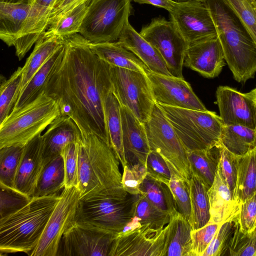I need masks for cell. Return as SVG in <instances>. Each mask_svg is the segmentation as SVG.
I'll return each mask as SVG.
<instances>
[{
	"label": "cell",
	"mask_w": 256,
	"mask_h": 256,
	"mask_svg": "<svg viewBox=\"0 0 256 256\" xmlns=\"http://www.w3.org/2000/svg\"><path fill=\"white\" fill-rule=\"evenodd\" d=\"M122 142L126 165L146 166L150 152L144 124L127 108L120 105Z\"/></svg>",
	"instance_id": "cell-19"
},
{
	"label": "cell",
	"mask_w": 256,
	"mask_h": 256,
	"mask_svg": "<svg viewBox=\"0 0 256 256\" xmlns=\"http://www.w3.org/2000/svg\"><path fill=\"white\" fill-rule=\"evenodd\" d=\"M191 174L196 176L208 188L218 169L220 154L217 144L210 148L186 151Z\"/></svg>",
	"instance_id": "cell-32"
},
{
	"label": "cell",
	"mask_w": 256,
	"mask_h": 256,
	"mask_svg": "<svg viewBox=\"0 0 256 256\" xmlns=\"http://www.w3.org/2000/svg\"><path fill=\"white\" fill-rule=\"evenodd\" d=\"M76 144L80 198L130 194L122 187L120 162L109 144L93 134L82 136Z\"/></svg>",
	"instance_id": "cell-2"
},
{
	"label": "cell",
	"mask_w": 256,
	"mask_h": 256,
	"mask_svg": "<svg viewBox=\"0 0 256 256\" xmlns=\"http://www.w3.org/2000/svg\"><path fill=\"white\" fill-rule=\"evenodd\" d=\"M42 136L43 155L46 164L60 155L66 145L76 142L82 136V133L70 118L60 115L49 125Z\"/></svg>",
	"instance_id": "cell-22"
},
{
	"label": "cell",
	"mask_w": 256,
	"mask_h": 256,
	"mask_svg": "<svg viewBox=\"0 0 256 256\" xmlns=\"http://www.w3.org/2000/svg\"><path fill=\"white\" fill-rule=\"evenodd\" d=\"M60 115L56 101L42 92L30 103L12 111L0 124V148L24 146Z\"/></svg>",
	"instance_id": "cell-5"
},
{
	"label": "cell",
	"mask_w": 256,
	"mask_h": 256,
	"mask_svg": "<svg viewBox=\"0 0 256 256\" xmlns=\"http://www.w3.org/2000/svg\"><path fill=\"white\" fill-rule=\"evenodd\" d=\"M136 196L82 198L76 222L117 234L133 219Z\"/></svg>",
	"instance_id": "cell-7"
},
{
	"label": "cell",
	"mask_w": 256,
	"mask_h": 256,
	"mask_svg": "<svg viewBox=\"0 0 256 256\" xmlns=\"http://www.w3.org/2000/svg\"><path fill=\"white\" fill-rule=\"evenodd\" d=\"M36 246L30 256H56L62 238L77 219L80 193L77 187L64 188Z\"/></svg>",
	"instance_id": "cell-12"
},
{
	"label": "cell",
	"mask_w": 256,
	"mask_h": 256,
	"mask_svg": "<svg viewBox=\"0 0 256 256\" xmlns=\"http://www.w3.org/2000/svg\"><path fill=\"white\" fill-rule=\"evenodd\" d=\"M44 166L43 139L40 134L24 148L14 188L32 198Z\"/></svg>",
	"instance_id": "cell-20"
},
{
	"label": "cell",
	"mask_w": 256,
	"mask_h": 256,
	"mask_svg": "<svg viewBox=\"0 0 256 256\" xmlns=\"http://www.w3.org/2000/svg\"><path fill=\"white\" fill-rule=\"evenodd\" d=\"M30 4L0 2V38L14 46L26 22Z\"/></svg>",
	"instance_id": "cell-26"
},
{
	"label": "cell",
	"mask_w": 256,
	"mask_h": 256,
	"mask_svg": "<svg viewBox=\"0 0 256 256\" xmlns=\"http://www.w3.org/2000/svg\"><path fill=\"white\" fill-rule=\"evenodd\" d=\"M61 156L63 158L65 172L64 188L77 187L78 166L76 142L66 145L62 150Z\"/></svg>",
	"instance_id": "cell-49"
},
{
	"label": "cell",
	"mask_w": 256,
	"mask_h": 256,
	"mask_svg": "<svg viewBox=\"0 0 256 256\" xmlns=\"http://www.w3.org/2000/svg\"><path fill=\"white\" fill-rule=\"evenodd\" d=\"M219 142L236 156H241L256 148V129L242 125H224Z\"/></svg>",
	"instance_id": "cell-33"
},
{
	"label": "cell",
	"mask_w": 256,
	"mask_h": 256,
	"mask_svg": "<svg viewBox=\"0 0 256 256\" xmlns=\"http://www.w3.org/2000/svg\"><path fill=\"white\" fill-rule=\"evenodd\" d=\"M178 2H204L205 0H176Z\"/></svg>",
	"instance_id": "cell-56"
},
{
	"label": "cell",
	"mask_w": 256,
	"mask_h": 256,
	"mask_svg": "<svg viewBox=\"0 0 256 256\" xmlns=\"http://www.w3.org/2000/svg\"><path fill=\"white\" fill-rule=\"evenodd\" d=\"M64 44L56 50L33 76L18 98L12 111L35 100L42 92L56 68L62 58Z\"/></svg>",
	"instance_id": "cell-29"
},
{
	"label": "cell",
	"mask_w": 256,
	"mask_h": 256,
	"mask_svg": "<svg viewBox=\"0 0 256 256\" xmlns=\"http://www.w3.org/2000/svg\"><path fill=\"white\" fill-rule=\"evenodd\" d=\"M172 227V216L166 226L160 229L141 224L134 216L116 235L109 256H166Z\"/></svg>",
	"instance_id": "cell-9"
},
{
	"label": "cell",
	"mask_w": 256,
	"mask_h": 256,
	"mask_svg": "<svg viewBox=\"0 0 256 256\" xmlns=\"http://www.w3.org/2000/svg\"><path fill=\"white\" fill-rule=\"evenodd\" d=\"M93 52L110 66L142 72L150 71L146 65L133 52L118 41L100 43L90 42Z\"/></svg>",
	"instance_id": "cell-25"
},
{
	"label": "cell",
	"mask_w": 256,
	"mask_h": 256,
	"mask_svg": "<svg viewBox=\"0 0 256 256\" xmlns=\"http://www.w3.org/2000/svg\"><path fill=\"white\" fill-rule=\"evenodd\" d=\"M156 104L186 151L210 148L218 143L224 124L215 112Z\"/></svg>",
	"instance_id": "cell-6"
},
{
	"label": "cell",
	"mask_w": 256,
	"mask_h": 256,
	"mask_svg": "<svg viewBox=\"0 0 256 256\" xmlns=\"http://www.w3.org/2000/svg\"><path fill=\"white\" fill-rule=\"evenodd\" d=\"M60 194L36 197L24 207L0 219L1 254H28L38 244Z\"/></svg>",
	"instance_id": "cell-4"
},
{
	"label": "cell",
	"mask_w": 256,
	"mask_h": 256,
	"mask_svg": "<svg viewBox=\"0 0 256 256\" xmlns=\"http://www.w3.org/2000/svg\"><path fill=\"white\" fill-rule=\"evenodd\" d=\"M130 12V0H90L79 33L92 43L116 42Z\"/></svg>",
	"instance_id": "cell-8"
},
{
	"label": "cell",
	"mask_w": 256,
	"mask_h": 256,
	"mask_svg": "<svg viewBox=\"0 0 256 256\" xmlns=\"http://www.w3.org/2000/svg\"><path fill=\"white\" fill-rule=\"evenodd\" d=\"M217 146L220 154L218 168L234 194L237 178L236 156L228 150L219 142Z\"/></svg>",
	"instance_id": "cell-46"
},
{
	"label": "cell",
	"mask_w": 256,
	"mask_h": 256,
	"mask_svg": "<svg viewBox=\"0 0 256 256\" xmlns=\"http://www.w3.org/2000/svg\"><path fill=\"white\" fill-rule=\"evenodd\" d=\"M54 0H34L30 4L24 30L14 46L16 54L22 60L48 28Z\"/></svg>",
	"instance_id": "cell-21"
},
{
	"label": "cell",
	"mask_w": 256,
	"mask_h": 256,
	"mask_svg": "<svg viewBox=\"0 0 256 256\" xmlns=\"http://www.w3.org/2000/svg\"><path fill=\"white\" fill-rule=\"evenodd\" d=\"M104 112L110 146L124 167L126 165V162L122 142L120 104L112 92L106 98Z\"/></svg>",
	"instance_id": "cell-30"
},
{
	"label": "cell",
	"mask_w": 256,
	"mask_h": 256,
	"mask_svg": "<svg viewBox=\"0 0 256 256\" xmlns=\"http://www.w3.org/2000/svg\"><path fill=\"white\" fill-rule=\"evenodd\" d=\"M87 0H54L50 14L48 27L70 10Z\"/></svg>",
	"instance_id": "cell-52"
},
{
	"label": "cell",
	"mask_w": 256,
	"mask_h": 256,
	"mask_svg": "<svg viewBox=\"0 0 256 256\" xmlns=\"http://www.w3.org/2000/svg\"><path fill=\"white\" fill-rule=\"evenodd\" d=\"M34 0H0V2L31 4Z\"/></svg>",
	"instance_id": "cell-54"
},
{
	"label": "cell",
	"mask_w": 256,
	"mask_h": 256,
	"mask_svg": "<svg viewBox=\"0 0 256 256\" xmlns=\"http://www.w3.org/2000/svg\"><path fill=\"white\" fill-rule=\"evenodd\" d=\"M216 104L224 125H242L256 129V104L248 93L220 86L216 90Z\"/></svg>",
	"instance_id": "cell-17"
},
{
	"label": "cell",
	"mask_w": 256,
	"mask_h": 256,
	"mask_svg": "<svg viewBox=\"0 0 256 256\" xmlns=\"http://www.w3.org/2000/svg\"><path fill=\"white\" fill-rule=\"evenodd\" d=\"M238 222L243 233H250L256 228V194L241 204Z\"/></svg>",
	"instance_id": "cell-51"
},
{
	"label": "cell",
	"mask_w": 256,
	"mask_h": 256,
	"mask_svg": "<svg viewBox=\"0 0 256 256\" xmlns=\"http://www.w3.org/2000/svg\"><path fill=\"white\" fill-rule=\"evenodd\" d=\"M217 30L225 62L234 78L244 83L256 73V43L224 0H205Z\"/></svg>",
	"instance_id": "cell-3"
},
{
	"label": "cell",
	"mask_w": 256,
	"mask_h": 256,
	"mask_svg": "<svg viewBox=\"0 0 256 256\" xmlns=\"http://www.w3.org/2000/svg\"><path fill=\"white\" fill-rule=\"evenodd\" d=\"M168 186L171 190L178 212L190 222L191 217V205L186 182L172 173Z\"/></svg>",
	"instance_id": "cell-44"
},
{
	"label": "cell",
	"mask_w": 256,
	"mask_h": 256,
	"mask_svg": "<svg viewBox=\"0 0 256 256\" xmlns=\"http://www.w3.org/2000/svg\"><path fill=\"white\" fill-rule=\"evenodd\" d=\"M255 5L256 6V0H253Z\"/></svg>",
	"instance_id": "cell-57"
},
{
	"label": "cell",
	"mask_w": 256,
	"mask_h": 256,
	"mask_svg": "<svg viewBox=\"0 0 256 256\" xmlns=\"http://www.w3.org/2000/svg\"><path fill=\"white\" fill-rule=\"evenodd\" d=\"M224 222L208 223L203 227L192 230V245L190 256H202L208 246L218 228Z\"/></svg>",
	"instance_id": "cell-47"
},
{
	"label": "cell",
	"mask_w": 256,
	"mask_h": 256,
	"mask_svg": "<svg viewBox=\"0 0 256 256\" xmlns=\"http://www.w3.org/2000/svg\"><path fill=\"white\" fill-rule=\"evenodd\" d=\"M147 175L146 166L140 164L123 167L122 183L124 190L132 195L140 194V186Z\"/></svg>",
	"instance_id": "cell-48"
},
{
	"label": "cell",
	"mask_w": 256,
	"mask_h": 256,
	"mask_svg": "<svg viewBox=\"0 0 256 256\" xmlns=\"http://www.w3.org/2000/svg\"><path fill=\"white\" fill-rule=\"evenodd\" d=\"M118 42L136 54L150 72L172 76L159 52L134 29L128 20L126 22Z\"/></svg>",
	"instance_id": "cell-24"
},
{
	"label": "cell",
	"mask_w": 256,
	"mask_h": 256,
	"mask_svg": "<svg viewBox=\"0 0 256 256\" xmlns=\"http://www.w3.org/2000/svg\"><path fill=\"white\" fill-rule=\"evenodd\" d=\"M112 92L120 105L128 108L143 124L148 120L156 103L146 74L110 66Z\"/></svg>",
	"instance_id": "cell-11"
},
{
	"label": "cell",
	"mask_w": 256,
	"mask_h": 256,
	"mask_svg": "<svg viewBox=\"0 0 256 256\" xmlns=\"http://www.w3.org/2000/svg\"><path fill=\"white\" fill-rule=\"evenodd\" d=\"M250 93L256 104V87L250 92Z\"/></svg>",
	"instance_id": "cell-55"
},
{
	"label": "cell",
	"mask_w": 256,
	"mask_h": 256,
	"mask_svg": "<svg viewBox=\"0 0 256 256\" xmlns=\"http://www.w3.org/2000/svg\"><path fill=\"white\" fill-rule=\"evenodd\" d=\"M186 184L191 205L190 224L192 230H197L206 225L210 219L208 188L194 174H192L190 181Z\"/></svg>",
	"instance_id": "cell-31"
},
{
	"label": "cell",
	"mask_w": 256,
	"mask_h": 256,
	"mask_svg": "<svg viewBox=\"0 0 256 256\" xmlns=\"http://www.w3.org/2000/svg\"><path fill=\"white\" fill-rule=\"evenodd\" d=\"M134 216L139 218L141 224H148L155 229L164 228L172 218L168 214L156 207L141 194L136 196Z\"/></svg>",
	"instance_id": "cell-39"
},
{
	"label": "cell",
	"mask_w": 256,
	"mask_h": 256,
	"mask_svg": "<svg viewBox=\"0 0 256 256\" xmlns=\"http://www.w3.org/2000/svg\"><path fill=\"white\" fill-rule=\"evenodd\" d=\"M218 36L202 40L188 46L184 65L208 78L217 76L226 65Z\"/></svg>",
	"instance_id": "cell-18"
},
{
	"label": "cell",
	"mask_w": 256,
	"mask_h": 256,
	"mask_svg": "<svg viewBox=\"0 0 256 256\" xmlns=\"http://www.w3.org/2000/svg\"><path fill=\"white\" fill-rule=\"evenodd\" d=\"M208 194L210 215L208 223L225 222L238 216L241 205L234 200L233 192L222 178L218 166Z\"/></svg>",
	"instance_id": "cell-23"
},
{
	"label": "cell",
	"mask_w": 256,
	"mask_h": 256,
	"mask_svg": "<svg viewBox=\"0 0 256 256\" xmlns=\"http://www.w3.org/2000/svg\"><path fill=\"white\" fill-rule=\"evenodd\" d=\"M22 67L19 66L10 77L1 81L0 86V124L10 114L20 94Z\"/></svg>",
	"instance_id": "cell-38"
},
{
	"label": "cell",
	"mask_w": 256,
	"mask_h": 256,
	"mask_svg": "<svg viewBox=\"0 0 256 256\" xmlns=\"http://www.w3.org/2000/svg\"><path fill=\"white\" fill-rule=\"evenodd\" d=\"M0 188V219L19 210L32 198L13 188L1 184Z\"/></svg>",
	"instance_id": "cell-42"
},
{
	"label": "cell",
	"mask_w": 256,
	"mask_h": 256,
	"mask_svg": "<svg viewBox=\"0 0 256 256\" xmlns=\"http://www.w3.org/2000/svg\"><path fill=\"white\" fill-rule=\"evenodd\" d=\"M233 10L256 43V6L253 0H224Z\"/></svg>",
	"instance_id": "cell-43"
},
{
	"label": "cell",
	"mask_w": 256,
	"mask_h": 256,
	"mask_svg": "<svg viewBox=\"0 0 256 256\" xmlns=\"http://www.w3.org/2000/svg\"><path fill=\"white\" fill-rule=\"evenodd\" d=\"M144 126L150 150L158 153L172 172L188 183L192 174L186 150L156 103Z\"/></svg>",
	"instance_id": "cell-10"
},
{
	"label": "cell",
	"mask_w": 256,
	"mask_h": 256,
	"mask_svg": "<svg viewBox=\"0 0 256 256\" xmlns=\"http://www.w3.org/2000/svg\"><path fill=\"white\" fill-rule=\"evenodd\" d=\"M171 20L188 44L218 36L210 12L204 2H178L170 12Z\"/></svg>",
	"instance_id": "cell-15"
},
{
	"label": "cell",
	"mask_w": 256,
	"mask_h": 256,
	"mask_svg": "<svg viewBox=\"0 0 256 256\" xmlns=\"http://www.w3.org/2000/svg\"><path fill=\"white\" fill-rule=\"evenodd\" d=\"M64 186V167L60 154L45 164L32 198L56 194Z\"/></svg>",
	"instance_id": "cell-34"
},
{
	"label": "cell",
	"mask_w": 256,
	"mask_h": 256,
	"mask_svg": "<svg viewBox=\"0 0 256 256\" xmlns=\"http://www.w3.org/2000/svg\"><path fill=\"white\" fill-rule=\"evenodd\" d=\"M139 4H150L166 10L170 12L174 10L177 2L172 0H130Z\"/></svg>",
	"instance_id": "cell-53"
},
{
	"label": "cell",
	"mask_w": 256,
	"mask_h": 256,
	"mask_svg": "<svg viewBox=\"0 0 256 256\" xmlns=\"http://www.w3.org/2000/svg\"><path fill=\"white\" fill-rule=\"evenodd\" d=\"M24 148L9 146L0 148V184L14 188Z\"/></svg>",
	"instance_id": "cell-40"
},
{
	"label": "cell",
	"mask_w": 256,
	"mask_h": 256,
	"mask_svg": "<svg viewBox=\"0 0 256 256\" xmlns=\"http://www.w3.org/2000/svg\"><path fill=\"white\" fill-rule=\"evenodd\" d=\"M146 169L147 174L168 185L172 172L158 153L150 150L146 162Z\"/></svg>",
	"instance_id": "cell-50"
},
{
	"label": "cell",
	"mask_w": 256,
	"mask_h": 256,
	"mask_svg": "<svg viewBox=\"0 0 256 256\" xmlns=\"http://www.w3.org/2000/svg\"><path fill=\"white\" fill-rule=\"evenodd\" d=\"M90 2V0H87L69 11L49 26L44 34L64 37L79 33Z\"/></svg>",
	"instance_id": "cell-37"
},
{
	"label": "cell",
	"mask_w": 256,
	"mask_h": 256,
	"mask_svg": "<svg viewBox=\"0 0 256 256\" xmlns=\"http://www.w3.org/2000/svg\"><path fill=\"white\" fill-rule=\"evenodd\" d=\"M140 194L154 205L172 216L178 212L169 186L147 174L140 186Z\"/></svg>",
	"instance_id": "cell-35"
},
{
	"label": "cell",
	"mask_w": 256,
	"mask_h": 256,
	"mask_svg": "<svg viewBox=\"0 0 256 256\" xmlns=\"http://www.w3.org/2000/svg\"><path fill=\"white\" fill-rule=\"evenodd\" d=\"M64 38V56L44 92L56 101L61 115L72 120L82 136L95 134L110 145L104 105L112 92L110 66L81 34Z\"/></svg>",
	"instance_id": "cell-1"
},
{
	"label": "cell",
	"mask_w": 256,
	"mask_h": 256,
	"mask_svg": "<svg viewBox=\"0 0 256 256\" xmlns=\"http://www.w3.org/2000/svg\"><path fill=\"white\" fill-rule=\"evenodd\" d=\"M116 234L76 221L63 234L56 256H109Z\"/></svg>",
	"instance_id": "cell-14"
},
{
	"label": "cell",
	"mask_w": 256,
	"mask_h": 256,
	"mask_svg": "<svg viewBox=\"0 0 256 256\" xmlns=\"http://www.w3.org/2000/svg\"><path fill=\"white\" fill-rule=\"evenodd\" d=\"M237 217V218H238ZM236 218L223 223L218 229L213 238L202 256H220L228 246Z\"/></svg>",
	"instance_id": "cell-45"
},
{
	"label": "cell",
	"mask_w": 256,
	"mask_h": 256,
	"mask_svg": "<svg viewBox=\"0 0 256 256\" xmlns=\"http://www.w3.org/2000/svg\"><path fill=\"white\" fill-rule=\"evenodd\" d=\"M140 34L159 52L171 75L184 78L182 68L188 44L174 23L164 18H154Z\"/></svg>",
	"instance_id": "cell-13"
},
{
	"label": "cell",
	"mask_w": 256,
	"mask_h": 256,
	"mask_svg": "<svg viewBox=\"0 0 256 256\" xmlns=\"http://www.w3.org/2000/svg\"><path fill=\"white\" fill-rule=\"evenodd\" d=\"M237 178L234 198L240 204L256 194V148L236 156Z\"/></svg>",
	"instance_id": "cell-28"
},
{
	"label": "cell",
	"mask_w": 256,
	"mask_h": 256,
	"mask_svg": "<svg viewBox=\"0 0 256 256\" xmlns=\"http://www.w3.org/2000/svg\"><path fill=\"white\" fill-rule=\"evenodd\" d=\"M238 218L229 244V255L232 256H256V228L248 234L239 228Z\"/></svg>",
	"instance_id": "cell-41"
},
{
	"label": "cell",
	"mask_w": 256,
	"mask_h": 256,
	"mask_svg": "<svg viewBox=\"0 0 256 256\" xmlns=\"http://www.w3.org/2000/svg\"><path fill=\"white\" fill-rule=\"evenodd\" d=\"M173 227L166 256H190L192 245V227L179 212L172 216Z\"/></svg>",
	"instance_id": "cell-36"
},
{
	"label": "cell",
	"mask_w": 256,
	"mask_h": 256,
	"mask_svg": "<svg viewBox=\"0 0 256 256\" xmlns=\"http://www.w3.org/2000/svg\"><path fill=\"white\" fill-rule=\"evenodd\" d=\"M146 75L156 104L195 110H208L190 84L184 78L150 71L147 72Z\"/></svg>",
	"instance_id": "cell-16"
},
{
	"label": "cell",
	"mask_w": 256,
	"mask_h": 256,
	"mask_svg": "<svg viewBox=\"0 0 256 256\" xmlns=\"http://www.w3.org/2000/svg\"><path fill=\"white\" fill-rule=\"evenodd\" d=\"M64 44V37L44 34L36 42L32 52L22 67L20 94L33 76L47 60Z\"/></svg>",
	"instance_id": "cell-27"
}]
</instances>
